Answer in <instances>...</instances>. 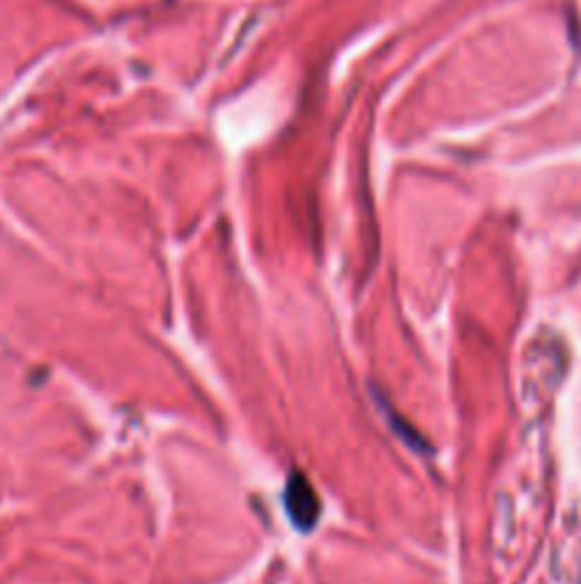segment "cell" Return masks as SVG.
<instances>
[{
    "label": "cell",
    "mask_w": 581,
    "mask_h": 584,
    "mask_svg": "<svg viewBox=\"0 0 581 584\" xmlns=\"http://www.w3.org/2000/svg\"><path fill=\"white\" fill-rule=\"evenodd\" d=\"M285 505H288V517L294 519L297 528H311L319 517V499L314 488L305 482L303 476H290L288 488H285Z\"/></svg>",
    "instance_id": "cell-1"
}]
</instances>
